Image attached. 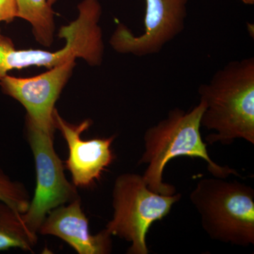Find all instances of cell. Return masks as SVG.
<instances>
[{"label":"cell","instance_id":"cell-1","mask_svg":"<svg viewBox=\"0 0 254 254\" xmlns=\"http://www.w3.org/2000/svg\"><path fill=\"white\" fill-rule=\"evenodd\" d=\"M205 110L200 126L214 133L208 144L231 145L236 139L254 144V58L230 62L198 88Z\"/></svg>","mask_w":254,"mask_h":254},{"label":"cell","instance_id":"cell-2","mask_svg":"<svg viewBox=\"0 0 254 254\" xmlns=\"http://www.w3.org/2000/svg\"><path fill=\"white\" fill-rule=\"evenodd\" d=\"M204 110L201 100L189 112L175 108L169 112L166 118L145 131V150L138 164L148 165L143 178L150 190L162 195L176 193L175 187L163 182V175L167 164L180 156L203 159L213 177H240L235 169L222 166L210 158L206 143L200 135V120Z\"/></svg>","mask_w":254,"mask_h":254},{"label":"cell","instance_id":"cell-3","mask_svg":"<svg viewBox=\"0 0 254 254\" xmlns=\"http://www.w3.org/2000/svg\"><path fill=\"white\" fill-rule=\"evenodd\" d=\"M190 200L212 240L247 247L254 245V190L242 182L200 180Z\"/></svg>","mask_w":254,"mask_h":254},{"label":"cell","instance_id":"cell-4","mask_svg":"<svg viewBox=\"0 0 254 254\" xmlns=\"http://www.w3.org/2000/svg\"><path fill=\"white\" fill-rule=\"evenodd\" d=\"M78 9L77 18L60 28V38L66 40V45L58 51L16 50L11 40L0 43V79L11 70L33 66L50 69L77 58L91 66L101 64L105 50L99 26L101 5L98 0H83Z\"/></svg>","mask_w":254,"mask_h":254},{"label":"cell","instance_id":"cell-5","mask_svg":"<svg viewBox=\"0 0 254 254\" xmlns=\"http://www.w3.org/2000/svg\"><path fill=\"white\" fill-rule=\"evenodd\" d=\"M181 193L162 195L150 190L143 176L124 173L113 190V216L105 230L131 244L128 254H148L146 235L155 222L163 220L180 201Z\"/></svg>","mask_w":254,"mask_h":254},{"label":"cell","instance_id":"cell-6","mask_svg":"<svg viewBox=\"0 0 254 254\" xmlns=\"http://www.w3.org/2000/svg\"><path fill=\"white\" fill-rule=\"evenodd\" d=\"M26 127V137L34 159L36 187L22 218L30 231L38 235L40 227L52 210L80 196L77 187L66 178L63 162L55 151V134Z\"/></svg>","mask_w":254,"mask_h":254},{"label":"cell","instance_id":"cell-7","mask_svg":"<svg viewBox=\"0 0 254 254\" xmlns=\"http://www.w3.org/2000/svg\"><path fill=\"white\" fill-rule=\"evenodd\" d=\"M144 32L136 36L123 23L110 38L121 54L144 57L158 54L185 30L189 0H145Z\"/></svg>","mask_w":254,"mask_h":254},{"label":"cell","instance_id":"cell-8","mask_svg":"<svg viewBox=\"0 0 254 254\" xmlns=\"http://www.w3.org/2000/svg\"><path fill=\"white\" fill-rule=\"evenodd\" d=\"M75 65L76 60H73L33 77L6 75L0 79L3 93L17 100L26 110V126L55 134V103Z\"/></svg>","mask_w":254,"mask_h":254},{"label":"cell","instance_id":"cell-9","mask_svg":"<svg viewBox=\"0 0 254 254\" xmlns=\"http://www.w3.org/2000/svg\"><path fill=\"white\" fill-rule=\"evenodd\" d=\"M55 120L56 128L61 132L67 145L68 155L65 166L71 173L72 183L77 188L93 186L115 160L112 144L115 135L83 140L82 133L91 127V120L73 125L62 118L57 110Z\"/></svg>","mask_w":254,"mask_h":254},{"label":"cell","instance_id":"cell-10","mask_svg":"<svg viewBox=\"0 0 254 254\" xmlns=\"http://www.w3.org/2000/svg\"><path fill=\"white\" fill-rule=\"evenodd\" d=\"M38 234L61 239L78 254H108L113 249L112 235L105 229L96 235L90 232L81 197L52 210Z\"/></svg>","mask_w":254,"mask_h":254},{"label":"cell","instance_id":"cell-11","mask_svg":"<svg viewBox=\"0 0 254 254\" xmlns=\"http://www.w3.org/2000/svg\"><path fill=\"white\" fill-rule=\"evenodd\" d=\"M38 242V235L30 231L20 213L0 200V252L19 249L33 252Z\"/></svg>","mask_w":254,"mask_h":254},{"label":"cell","instance_id":"cell-12","mask_svg":"<svg viewBox=\"0 0 254 254\" xmlns=\"http://www.w3.org/2000/svg\"><path fill=\"white\" fill-rule=\"evenodd\" d=\"M17 17L31 23L36 41L46 47L54 41L55 12L48 0H16Z\"/></svg>","mask_w":254,"mask_h":254},{"label":"cell","instance_id":"cell-13","mask_svg":"<svg viewBox=\"0 0 254 254\" xmlns=\"http://www.w3.org/2000/svg\"><path fill=\"white\" fill-rule=\"evenodd\" d=\"M31 199L24 184L13 180L0 165V200L23 214L27 210Z\"/></svg>","mask_w":254,"mask_h":254},{"label":"cell","instance_id":"cell-14","mask_svg":"<svg viewBox=\"0 0 254 254\" xmlns=\"http://www.w3.org/2000/svg\"><path fill=\"white\" fill-rule=\"evenodd\" d=\"M16 17V0H0V22L11 23Z\"/></svg>","mask_w":254,"mask_h":254},{"label":"cell","instance_id":"cell-15","mask_svg":"<svg viewBox=\"0 0 254 254\" xmlns=\"http://www.w3.org/2000/svg\"><path fill=\"white\" fill-rule=\"evenodd\" d=\"M10 39L7 37H5L1 34V29H0V43H4V42L9 41Z\"/></svg>","mask_w":254,"mask_h":254},{"label":"cell","instance_id":"cell-16","mask_svg":"<svg viewBox=\"0 0 254 254\" xmlns=\"http://www.w3.org/2000/svg\"><path fill=\"white\" fill-rule=\"evenodd\" d=\"M241 1L245 4L253 5L254 4V0H241Z\"/></svg>","mask_w":254,"mask_h":254},{"label":"cell","instance_id":"cell-17","mask_svg":"<svg viewBox=\"0 0 254 254\" xmlns=\"http://www.w3.org/2000/svg\"><path fill=\"white\" fill-rule=\"evenodd\" d=\"M58 1V0H48V2H49V4L51 5V6H53V5L55 4Z\"/></svg>","mask_w":254,"mask_h":254}]
</instances>
